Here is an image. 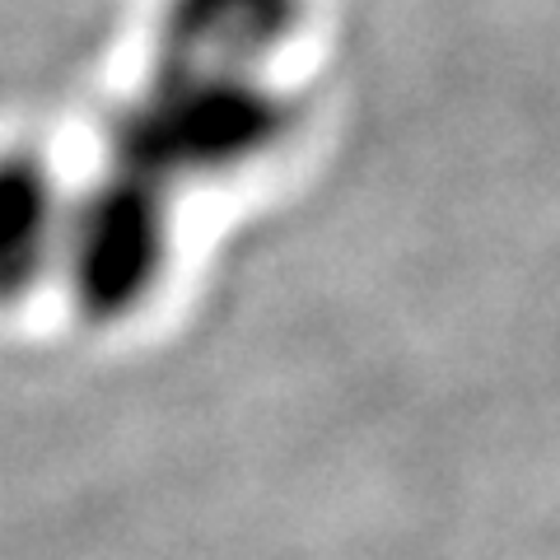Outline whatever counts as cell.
Masks as SVG:
<instances>
[{
    "label": "cell",
    "instance_id": "cell-1",
    "mask_svg": "<svg viewBox=\"0 0 560 560\" xmlns=\"http://www.w3.org/2000/svg\"><path fill=\"white\" fill-rule=\"evenodd\" d=\"M261 70L267 61L160 38L150 80L113 121V168L168 191L257 160L290 127V103Z\"/></svg>",
    "mask_w": 560,
    "mask_h": 560
},
{
    "label": "cell",
    "instance_id": "cell-2",
    "mask_svg": "<svg viewBox=\"0 0 560 560\" xmlns=\"http://www.w3.org/2000/svg\"><path fill=\"white\" fill-rule=\"evenodd\" d=\"M168 261V191L108 168L61 210L51 267L66 271L75 304L94 318H121L150 300Z\"/></svg>",
    "mask_w": 560,
    "mask_h": 560
},
{
    "label": "cell",
    "instance_id": "cell-3",
    "mask_svg": "<svg viewBox=\"0 0 560 560\" xmlns=\"http://www.w3.org/2000/svg\"><path fill=\"white\" fill-rule=\"evenodd\" d=\"M61 210V191L38 160H0V300L24 294L57 261Z\"/></svg>",
    "mask_w": 560,
    "mask_h": 560
}]
</instances>
